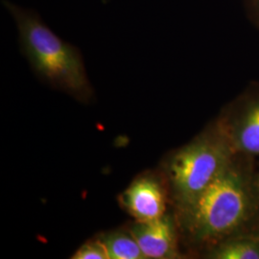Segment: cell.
Returning <instances> with one entry per match:
<instances>
[{
	"instance_id": "8992f818",
	"label": "cell",
	"mask_w": 259,
	"mask_h": 259,
	"mask_svg": "<svg viewBox=\"0 0 259 259\" xmlns=\"http://www.w3.org/2000/svg\"><path fill=\"white\" fill-rule=\"evenodd\" d=\"M168 186L157 177L136 179L121 195L120 201L136 221H152L166 214Z\"/></svg>"
},
{
	"instance_id": "6da1fadb",
	"label": "cell",
	"mask_w": 259,
	"mask_h": 259,
	"mask_svg": "<svg viewBox=\"0 0 259 259\" xmlns=\"http://www.w3.org/2000/svg\"><path fill=\"white\" fill-rule=\"evenodd\" d=\"M254 158L236 154L192 204L176 210L180 232L189 243L208 250L234 235L259 229Z\"/></svg>"
},
{
	"instance_id": "7a4b0ae2",
	"label": "cell",
	"mask_w": 259,
	"mask_h": 259,
	"mask_svg": "<svg viewBox=\"0 0 259 259\" xmlns=\"http://www.w3.org/2000/svg\"><path fill=\"white\" fill-rule=\"evenodd\" d=\"M3 4L15 20L21 50L35 73L77 100L89 101L93 89L80 51L57 36L37 12L7 0Z\"/></svg>"
},
{
	"instance_id": "52a82bcc",
	"label": "cell",
	"mask_w": 259,
	"mask_h": 259,
	"mask_svg": "<svg viewBox=\"0 0 259 259\" xmlns=\"http://www.w3.org/2000/svg\"><path fill=\"white\" fill-rule=\"evenodd\" d=\"M206 258L259 259V229L222 241L204 253Z\"/></svg>"
},
{
	"instance_id": "30bf717a",
	"label": "cell",
	"mask_w": 259,
	"mask_h": 259,
	"mask_svg": "<svg viewBox=\"0 0 259 259\" xmlns=\"http://www.w3.org/2000/svg\"><path fill=\"white\" fill-rule=\"evenodd\" d=\"M255 187H256V191H257L259 198V164L257 170L255 171Z\"/></svg>"
},
{
	"instance_id": "ba28073f",
	"label": "cell",
	"mask_w": 259,
	"mask_h": 259,
	"mask_svg": "<svg viewBox=\"0 0 259 259\" xmlns=\"http://www.w3.org/2000/svg\"><path fill=\"white\" fill-rule=\"evenodd\" d=\"M99 238L106 247L109 259H146L130 229L104 233Z\"/></svg>"
},
{
	"instance_id": "5b68a950",
	"label": "cell",
	"mask_w": 259,
	"mask_h": 259,
	"mask_svg": "<svg viewBox=\"0 0 259 259\" xmlns=\"http://www.w3.org/2000/svg\"><path fill=\"white\" fill-rule=\"evenodd\" d=\"M130 231L146 259L181 258L176 217L165 214L152 221H136Z\"/></svg>"
},
{
	"instance_id": "9c48e42d",
	"label": "cell",
	"mask_w": 259,
	"mask_h": 259,
	"mask_svg": "<svg viewBox=\"0 0 259 259\" xmlns=\"http://www.w3.org/2000/svg\"><path fill=\"white\" fill-rule=\"evenodd\" d=\"M73 259H109L106 247L100 238L87 241L75 251Z\"/></svg>"
},
{
	"instance_id": "3957f363",
	"label": "cell",
	"mask_w": 259,
	"mask_h": 259,
	"mask_svg": "<svg viewBox=\"0 0 259 259\" xmlns=\"http://www.w3.org/2000/svg\"><path fill=\"white\" fill-rule=\"evenodd\" d=\"M218 117L167 160L169 194L176 210L192 204L236 156Z\"/></svg>"
},
{
	"instance_id": "277c9868",
	"label": "cell",
	"mask_w": 259,
	"mask_h": 259,
	"mask_svg": "<svg viewBox=\"0 0 259 259\" xmlns=\"http://www.w3.org/2000/svg\"><path fill=\"white\" fill-rule=\"evenodd\" d=\"M218 119L237 154L259 157V84L228 104Z\"/></svg>"
}]
</instances>
